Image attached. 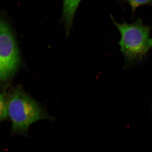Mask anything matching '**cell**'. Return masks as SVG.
<instances>
[{"instance_id":"obj_4","label":"cell","mask_w":152,"mask_h":152,"mask_svg":"<svg viewBox=\"0 0 152 152\" xmlns=\"http://www.w3.org/2000/svg\"><path fill=\"white\" fill-rule=\"evenodd\" d=\"M81 1V0H63V18L65 22L67 37L69 35L76 11Z\"/></svg>"},{"instance_id":"obj_2","label":"cell","mask_w":152,"mask_h":152,"mask_svg":"<svg viewBox=\"0 0 152 152\" xmlns=\"http://www.w3.org/2000/svg\"><path fill=\"white\" fill-rule=\"evenodd\" d=\"M8 113L12 121V134H25L32 124L47 117L39 104L20 88L10 97Z\"/></svg>"},{"instance_id":"obj_1","label":"cell","mask_w":152,"mask_h":152,"mask_svg":"<svg viewBox=\"0 0 152 152\" xmlns=\"http://www.w3.org/2000/svg\"><path fill=\"white\" fill-rule=\"evenodd\" d=\"M111 17L121 34L118 44L124 56V67L141 62L152 47V39L150 36L151 26L144 24L140 18L132 23L129 24L125 20L118 23L112 15Z\"/></svg>"},{"instance_id":"obj_6","label":"cell","mask_w":152,"mask_h":152,"mask_svg":"<svg viewBox=\"0 0 152 152\" xmlns=\"http://www.w3.org/2000/svg\"><path fill=\"white\" fill-rule=\"evenodd\" d=\"M8 113V103L3 94H0V121L7 118Z\"/></svg>"},{"instance_id":"obj_5","label":"cell","mask_w":152,"mask_h":152,"mask_svg":"<svg viewBox=\"0 0 152 152\" xmlns=\"http://www.w3.org/2000/svg\"><path fill=\"white\" fill-rule=\"evenodd\" d=\"M125 2L130 6L132 10V15L134 17L136 10L142 5L152 6V0H123Z\"/></svg>"},{"instance_id":"obj_3","label":"cell","mask_w":152,"mask_h":152,"mask_svg":"<svg viewBox=\"0 0 152 152\" xmlns=\"http://www.w3.org/2000/svg\"><path fill=\"white\" fill-rule=\"evenodd\" d=\"M20 62L18 47L8 25L0 21V80L8 79Z\"/></svg>"}]
</instances>
